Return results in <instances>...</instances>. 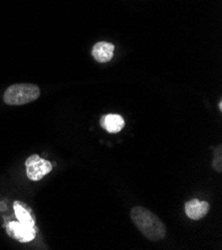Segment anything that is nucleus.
<instances>
[{
    "instance_id": "f257e3e1",
    "label": "nucleus",
    "mask_w": 222,
    "mask_h": 250,
    "mask_svg": "<svg viewBox=\"0 0 222 250\" xmlns=\"http://www.w3.org/2000/svg\"><path fill=\"white\" fill-rule=\"evenodd\" d=\"M131 218L141 234L151 241L164 238L166 229L163 222L151 210L143 207H135L131 211Z\"/></svg>"
},
{
    "instance_id": "f03ea898",
    "label": "nucleus",
    "mask_w": 222,
    "mask_h": 250,
    "mask_svg": "<svg viewBox=\"0 0 222 250\" xmlns=\"http://www.w3.org/2000/svg\"><path fill=\"white\" fill-rule=\"evenodd\" d=\"M40 97V89L34 84H15L6 89L3 100L6 105L21 106L31 103Z\"/></svg>"
},
{
    "instance_id": "7ed1b4c3",
    "label": "nucleus",
    "mask_w": 222,
    "mask_h": 250,
    "mask_svg": "<svg viewBox=\"0 0 222 250\" xmlns=\"http://www.w3.org/2000/svg\"><path fill=\"white\" fill-rule=\"evenodd\" d=\"M25 167L27 178L33 182L41 181L46 174L52 170V164L40 158L38 155L30 156L25 162Z\"/></svg>"
},
{
    "instance_id": "20e7f679",
    "label": "nucleus",
    "mask_w": 222,
    "mask_h": 250,
    "mask_svg": "<svg viewBox=\"0 0 222 250\" xmlns=\"http://www.w3.org/2000/svg\"><path fill=\"white\" fill-rule=\"evenodd\" d=\"M6 233L9 237L26 243L32 241L37 234V228L23 224L19 221H10L6 224Z\"/></svg>"
},
{
    "instance_id": "39448f33",
    "label": "nucleus",
    "mask_w": 222,
    "mask_h": 250,
    "mask_svg": "<svg viewBox=\"0 0 222 250\" xmlns=\"http://www.w3.org/2000/svg\"><path fill=\"white\" fill-rule=\"evenodd\" d=\"M210 206L207 202L200 201V199H191L184 206V210L186 215L192 220L202 219L209 211Z\"/></svg>"
},
{
    "instance_id": "423d86ee",
    "label": "nucleus",
    "mask_w": 222,
    "mask_h": 250,
    "mask_svg": "<svg viewBox=\"0 0 222 250\" xmlns=\"http://www.w3.org/2000/svg\"><path fill=\"white\" fill-rule=\"evenodd\" d=\"M13 209L17 220L23 224H27L30 227H35L36 217L33 209L25 203L15 201L13 204Z\"/></svg>"
},
{
    "instance_id": "0eeeda50",
    "label": "nucleus",
    "mask_w": 222,
    "mask_h": 250,
    "mask_svg": "<svg viewBox=\"0 0 222 250\" xmlns=\"http://www.w3.org/2000/svg\"><path fill=\"white\" fill-rule=\"evenodd\" d=\"M114 50L115 45L110 42H98L92 49V56L99 63H107L112 60L114 56Z\"/></svg>"
},
{
    "instance_id": "6e6552de",
    "label": "nucleus",
    "mask_w": 222,
    "mask_h": 250,
    "mask_svg": "<svg viewBox=\"0 0 222 250\" xmlns=\"http://www.w3.org/2000/svg\"><path fill=\"white\" fill-rule=\"evenodd\" d=\"M100 124L103 129L107 130L111 134H116L121 131L125 127V120L121 115L109 114L101 118Z\"/></svg>"
},
{
    "instance_id": "1a4fd4ad",
    "label": "nucleus",
    "mask_w": 222,
    "mask_h": 250,
    "mask_svg": "<svg viewBox=\"0 0 222 250\" xmlns=\"http://www.w3.org/2000/svg\"><path fill=\"white\" fill-rule=\"evenodd\" d=\"M221 160H222V153H221V146H219L217 147V149H215L214 153V159H213V168L218 171L221 172L222 171V164H221Z\"/></svg>"
},
{
    "instance_id": "9d476101",
    "label": "nucleus",
    "mask_w": 222,
    "mask_h": 250,
    "mask_svg": "<svg viewBox=\"0 0 222 250\" xmlns=\"http://www.w3.org/2000/svg\"><path fill=\"white\" fill-rule=\"evenodd\" d=\"M219 108H220V110H222V102L219 103Z\"/></svg>"
}]
</instances>
